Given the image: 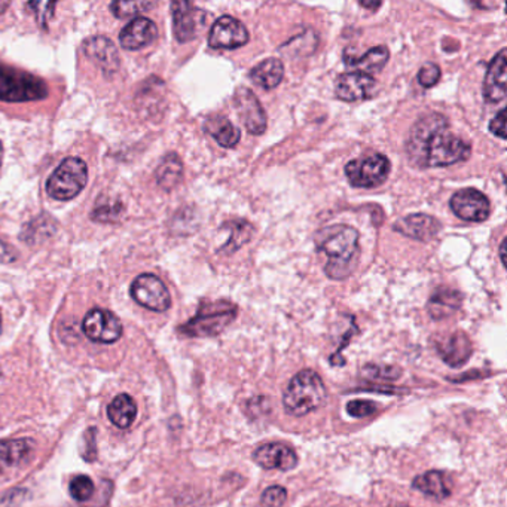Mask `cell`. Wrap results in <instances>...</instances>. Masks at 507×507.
Listing matches in <instances>:
<instances>
[{"label":"cell","instance_id":"cell-24","mask_svg":"<svg viewBox=\"0 0 507 507\" xmlns=\"http://www.w3.org/2000/svg\"><path fill=\"white\" fill-rule=\"evenodd\" d=\"M389 50L381 45V47L371 48L366 54L360 55V57L346 54L344 60L348 68L355 69V72L371 75L373 72H380L381 69L384 68L389 61Z\"/></svg>","mask_w":507,"mask_h":507},{"label":"cell","instance_id":"cell-14","mask_svg":"<svg viewBox=\"0 0 507 507\" xmlns=\"http://www.w3.org/2000/svg\"><path fill=\"white\" fill-rule=\"evenodd\" d=\"M506 50L503 48L490 63L485 80H484V88H482L486 103L497 105V103L503 102L504 98H506Z\"/></svg>","mask_w":507,"mask_h":507},{"label":"cell","instance_id":"cell-43","mask_svg":"<svg viewBox=\"0 0 507 507\" xmlns=\"http://www.w3.org/2000/svg\"><path fill=\"white\" fill-rule=\"evenodd\" d=\"M9 2H0V14H4L9 8Z\"/></svg>","mask_w":507,"mask_h":507},{"label":"cell","instance_id":"cell-3","mask_svg":"<svg viewBox=\"0 0 507 507\" xmlns=\"http://www.w3.org/2000/svg\"><path fill=\"white\" fill-rule=\"evenodd\" d=\"M326 401V387L318 373L300 371L293 376L284 392L283 403L288 414L304 417L320 408Z\"/></svg>","mask_w":507,"mask_h":507},{"label":"cell","instance_id":"cell-11","mask_svg":"<svg viewBox=\"0 0 507 507\" xmlns=\"http://www.w3.org/2000/svg\"><path fill=\"white\" fill-rule=\"evenodd\" d=\"M234 105L241 123L250 134H263L267 130V114L252 89L245 87L237 88L234 94Z\"/></svg>","mask_w":507,"mask_h":507},{"label":"cell","instance_id":"cell-12","mask_svg":"<svg viewBox=\"0 0 507 507\" xmlns=\"http://www.w3.org/2000/svg\"><path fill=\"white\" fill-rule=\"evenodd\" d=\"M247 42H249V32L244 24L237 18L229 15L216 20L208 34V45L213 50H234L243 47Z\"/></svg>","mask_w":507,"mask_h":507},{"label":"cell","instance_id":"cell-44","mask_svg":"<svg viewBox=\"0 0 507 507\" xmlns=\"http://www.w3.org/2000/svg\"><path fill=\"white\" fill-rule=\"evenodd\" d=\"M0 164H2V143H0Z\"/></svg>","mask_w":507,"mask_h":507},{"label":"cell","instance_id":"cell-26","mask_svg":"<svg viewBox=\"0 0 507 507\" xmlns=\"http://www.w3.org/2000/svg\"><path fill=\"white\" fill-rule=\"evenodd\" d=\"M110 423L118 429H128L137 417V403L130 394H118L107 406Z\"/></svg>","mask_w":507,"mask_h":507},{"label":"cell","instance_id":"cell-16","mask_svg":"<svg viewBox=\"0 0 507 507\" xmlns=\"http://www.w3.org/2000/svg\"><path fill=\"white\" fill-rule=\"evenodd\" d=\"M158 30L155 23L146 17H137L128 23L119 33V43L124 50L137 51L148 47L157 39Z\"/></svg>","mask_w":507,"mask_h":507},{"label":"cell","instance_id":"cell-35","mask_svg":"<svg viewBox=\"0 0 507 507\" xmlns=\"http://www.w3.org/2000/svg\"><path fill=\"white\" fill-rule=\"evenodd\" d=\"M288 500V491L283 486H270L263 491V503L267 507H281Z\"/></svg>","mask_w":507,"mask_h":507},{"label":"cell","instance_id":"cell-46","mask_svg":"<svg viewBox=\"0 0 507 507\" xmlns=\"http://www.w3.org/2000/svg\"><path fill=\"white\" fill-rule=\"evenodd\" d=\"M0 334H2V316H0Z\"/></svg>","mask_w":507,"mask_h":507},{"label":"cell","instance_id":"cell-22","mask_svg":"<svg viewBox=\"0 0 507 507\" xmlns=\"http://www.w3.org/2000/svg\"><path fill=\"white\" fill-rule=\"evenodd\" d=\"M412 486L415 490L421 491L424 495L436 500L447 499L453 491L448 475L439 470H430L428 474L419 475L412 482Z\"/></svg>","mask_w":507,"mask_h":507},{"label":"cell","instance_id":"cell-7","mask_svg":"<svg viewBox=\"0 0 507 507\" xmlns=\"http://www.w3.org/2000/svg\"><path fill=\"white\" fill-rule=\"evenodd\" d=\"M346 174L351 187L364 188V189L380 187L389 178V158L381 153L357 158L346 165Z\"/></svg>","mask_w":507,"mask_h":507},{"label":"cell","instance_id":"cell-19","mask_svg":"<svg viewBox=\"0 0 507 507\" xmlns=\"http://www.w3.org/2000/svg\"><path fill=\"white\" fill-rule=\"evenodd\" d=\"M436 348L439 351L440 357L444 359L445 364H448L453 368L465 364L470 359L472 350H474L469 336L463 332L449 334L448 336L438 341Z\"/></svg>","mask_w":507,"mask_h":507},{"label":"cell","instance_id":"cell-21","mask_svg":"<svg viewBox=\"0 0 507 507\" xmlns=\"http://www.w3.org/2000/svg\"><path fill=\"white\" fill-rule=\"evenodd\" d=\"M463 302V295L449 288H438L429 300V313L433 320H444L456 313Z\"/></svg>","mask_w":507,"mask_h":507},{"label":"cell","instance_id":"cell-10","mask_svg":"<svg viewBox=\"0 0 507 507\" xmlns=\"http://www.w3.org/2000/svg\"><path fill=\"white\" fill-rule=\"evenodd\" d=\"M449 206L454 215L466 222H484L491 213L488 197L474 188H466L456 192Z\"/></svg>","mask_w":507,"mask_h":507},{"label":"cell","instance_id":"cell-13","mask_svg":"<svg viewBox=\"0 0 507 507\" xmlns=\"http://www.w3.org/2000/svg\"><path fill=\"white\" fill-rule=\"evenodd\" d=\"M173 32L179 42H189L197 38L201 27L204 26L206 14L189 2H173Z\"/></svg>","mask_w":507,"mask_h":507},{"label":"cell","instance_id":"cell-1","mask_svg":"<svg viewBox=\"0 0 507 507\" xmlns=\"http://www.w3.org/2000/svg\"><path fill=\"white\" fill-rule=\"evenodd\" d=\"M406 152L415 167L436 169L469 160L472 146L449 130L448 119L444 115L433 112L412 125Z\"/></svg>","mask_w":507,"mask_h":507},{"label":"cell","instance_id":"cell-20","mask_svg":"<svg viewBox=\"0 0 507 507\" xmlns=\"http://www.w3.org/2000/svg\"><path fill=\"white\" fill-rule=\"evenodd\" d=\"M84 52L96 66L105 72H115L119 68V55L114 43L103 36H94L84 43Z\"/></svg>","mask_w":507,"mask_h":507},{"label":"cell","instance_id":"cell-39","mask_svg":"<svg viewBox=\"0 0 507 507\" xmlns=\"http://www.w3.org/2000/svg\"><path fill=\"white\" fill-rule=\"evenodd\" d=\"M383 369H384V371H381L380 366H373V364H371V366H366V369H364V371H366V373H368L369 375L373 376V378H384V380H387V378H389V380H396V378H398L399 376L398 369H394V368H383Z\"/></svg>","mask_w":507,"mask_h":507},{"label":"cell","instance_id":"cell-5","mask_svg":"<svg viewBox=\"0 0 507 507\" xmlns=\"http://www.w3.org/2000/svg\"><path fill=\"white\" fill-rule=\"evenodd\" d=\"M48 87L41 78L0 63V100L6 103L36 102L47 98Z\"/></svg>","mask_w":507,"mask_h":507},{"label":"cell","instance_id":"cell-30","mask_svg":"<svg viewBox=\"0 0 507 507\" xmlns=\"http://www.w3.org/2000/svg\"><path fill=\"white\" fill-rule=\"evenodd\" d=\"M69 493L72 495L73 500H77L79 503H85V502L93 499L96 485H94L93 479L87 475H78L70 481Z\"/></svg>","mask_w":507,"mask_h":507},{"label":"cell","instance_id":"cell-36","mask_svg":"<svg viewBox=\"0 0 507 507\" xmlns=\"http://www.w3.org/2000/svg\"><path fill=\"white\" fill-rule=\"evenodd\" d=\"M378 406L375 401H348L347 412L355 419H364L369 415L375 414Z\"/></svg>","mask_w":507,"mask_h":507},{"label":"cell","instance_id":"cell-18","mask_svg":"<svg viewBox=\"0 0 507 507\" xmlns=\"http://www.w3.org/2000/svg\"><path fill=\"white\" fill-rule=\"evenodd\" d=\"M376 80L373 75H364L360 72L344 73L336 80L335 91L339 100L343 102H359L368 97L375 88Z\"/></svg>","mask_w":507,"mask_h":507},{"label":"cell","instance_id":"cell-15","mask_svg":"<svg viewBox=\"0 0 507 507\" xmlns=\"http://www.w3.org/2000/svg\"><path fill=\"white\" fill-rule=\"evenodd\" d=\"M442 224L433 216L424 213L405 216L394 224V231H398L405 237L419 241H430L440 233Z\"/></svg>","mask_w":507,"mask_h":507},{"label":"cell","instance_id":"cell-8","mask_svg":"<svg viewBox=\"0 0 507 507\" xmlns=\"http://www.w3.org/2000/svg\"><path fill=\"white\" fill-rule=\"evenodd\" d=\"M130 293L137 304L151 311L164 313L171 307V296L157 275H139L133 281Z\"/></svg>","mask_w":507,"mask_h":507},{"label":"cell","instance_id":"cell-45","mask_svg":"<svg viewBox=\"0 0 507 507\" xmlns=\"http://www.w3.org/2000/svg\"><path fill=\"white\" fill-rule=\"evenodd\" d=\"M392 507H410V506H406V504H396V506H392Z\"/></svg>","mask_w":507,"mask_h":507},{"label":"cell","instance_id":"cell-34","mask_svg":"<svg viewBox=\"0 0 507 507\" xmlns=\"http://www.w3.org/2000/svg\"><path fill=\"white\" fill-rule=\"evenodd\" d=\"M442 77L440 68L435 63H426L419 69V82L424 88H433Z\"/></svg>","mask_w":507,"mask_h":507},{"label":"cell","instance_id":"cell-25","mask_svg":"<svg viewBox=\"0 0 507 507\" xmlns=\"http://www.w3.org/2000/svg\"><path fill=\"white\" fill-rule=\"evenodd\" d=\"M33 451L30 439H5L0 442V469L17 467L29 458Z\"/></svg>","mask_w":507,"mask_h":507},{"label":"cell","instance_id":"cell-9","mask_svg":"<svg viewBox=\"0 0 507 507\" xmlns=\"http://www.w3.org/2000/svg\"><path fill=\"white\" fill-rule=\"evenodd\" d=\"M85 336L94 343L114 344L123 336V325L107 309H93L82 321Z\"/></svg>","mask_w":507,"mask_h":507},{"label":"cell","instance_id":"cell-29","mask_svg":"<svg viewBox=\"0 0 507 507\" xmlns=\"http://www.w3.org/2000/svg\"><path fill=\"white\" fill-rule=\"evenodd\" d=\"M183 164L176 153L165 155L157 170V182L162 189L171 190L182 180Z\"/></svg>","mask_w":507,"mask_h":507},{"label":"cell","instance_id":"cell-38","mask_svg":"<svg viewBox=\"0 0 507 507\" xmlns=\"http://www.w3.org/2000/svg\"><path fill=\"white\" fill-rule=\"evenodd\" d=\"M490 132L500 139L506 140V109H502L495 115L490 124Z\"/></svg>","mask_w":507,"mask_h":507},{"label":"cell","instance_id":"cell-4","mask_svg":"<svg viewBox=\"0 0 507 507\" xmlns=\"http://www.w3.org/2000/svg\"><path fill=\"white\" fill-rule=\"evenodd\" d=\"M237 318V305L229 300L204 302L195 318L179 327V332L189 338H207L224 332Z\"/></svg>","mask_w":507,"mask_h":507},{"label":"cell","instance_id":"cell-28","mask_svg":"<svg viewBox=\"0 0 507 507\" xmlns=\"http://www.w3.org/2000/svg\"><path fill=\"white\" fill-rule=\"evenodd\" d=\"M224 226L229 231L228 241L220 249L225 254H235L243 245L247 244L256 233L254 225L243 219L228 220Z\"/></svg>","mask_w":507,"mask_h":507},{"label":"cell","instance_id":"cell-17","mask_svg":"<svg viewBox=\"0 0 507 507\" xmlns=\"http://www.w3.org/2000/svg\"><path fill=\"white\" fill-rule=\"evenodd\" d=\"M254 458L263 469L289 472L298 466V456L292 448L283 444H267L259 447Z\"/></svg>","mask_w":507,"mask_h":507},{"label":"cell","instance_id":"cell-2","mask_svg":"<svg viewBox=\"0 0 507 507\" xmlns=\"http://www.w3.org/2000/svg\"><path fill=\"white\" fill-rule=\"evenodd\" d=\"M359 231L348 225H332L316 235V249L326 256L329 279L346 280L353 274L359 263Z\"/></svg>","mask_w":507,"mask_h":507},{"label":"cell","instance_id":"cell-31","mask_svg":"<svg viewBox=\"0 0 507 507\" xmlns=\"http://www.w3.org/2000/svg\"><path fill=\"white\" fill-rule=\"evenodd\" d=\"M155 4L152 2H112L110 9L115 14V17L128 18L139 15L148 9L153 8Z\"/></svg>","mask_w":507,"mask_h":507},{"label":"cell","instance_id":"cell-27","mask_svg":"<svg viewBox=\"0 0 507 507\" xmlns=\"http://www.w3.org/2000/svg\"><path fill=\"white\" fill-rule=\"evenodd\" d=\"M284 77V64L279 59H268L254 66L250 79L263 89H274L281 84Z\"/></svg>","mask_w":507,"mask_h":507},{"label":"cell","instance_id":"cell-41","mask_svg":"<svg viewBox=\"0 0 507 507\" xmlns=\"http://www.w3.org/2000/svg\"><path fill=\"white\" fill-rule=\"evenodd\" d=\"M360 6H364V8L373 9V11H376V9L380 8L381 2H359Z\"/></svg>","mask_w":507,"mask_h":507},{"label":"cell","instance_id":"cell-6","mask_svg":"<svg viewBox=\"0 0 507 507\" xmlns=\"http://www.w3.org/2000/svg\"><path fill=\"white\" fill-rule=\"evenodd\" d=\"M88 182V167L80 158H66L47 182V192L57 201H69L82 192Z\"/></svg>","mask_w":507,"mask_h":507},{"label":"cell","instance_id":"cell-37","mask_svg":"<svg viewBox=\"0 0 507 507\" xmlns=\"http://www.w3.org/2000/svg\"><path fill=\"white\" fill-rule=\"evenodd\" d=\"M55 5H57L55 2H30L27 6L34 9V14H36V18L41 23V26H45L48 18L51 17L52 13H54Z\"/></svg>","mask_w":507,"mask_h":507},{"label":"cell","instance_id":"cell-40","mask_svg":"<svg viewBox=\"0 0 507 507\" xmlns=\"http://www.w3.org/2000/svg\"><path fill=\"white\" fill-rule=\"evenodd\" d=\"M22 494H24V491L15 490L11 491V493H8L6 495H2V497H0V507H2V504H13V500Z\"/></svg>","mask_w":507,"mask_h":507},{"label":"cell","instance_id":"cell-32","mask_svg":"<svg viewBox=\"0 0 507 507\" xmlns=\"http://www.w3.org/2000/svg\"><path fill=\"white\" fill-rule=\"evenodd\" d=\"M79 454L87 463L97 460V429L89 428L82 435L79 444Z\"/></svg>","mask_w":507,"mask_h":507},{"label":"cell","instance_id":"cell-42","mask_svg":"<svg viewBox=\"0 0 507 507\" xmlns=\"http://www.w3.org/2000/svg\"><path fill=\"white\" fill-rule=\"evenodd\" d=\"M504 254H506V240L502 241V245H500V254H502V263H506V258H504Z\"/></svg>","mask_w":507,"mask_h":507},{"label":"cell","instance_id":"cell-33","mask_svg":"<svg viewBox=\"0 0 507 507\" xmlns=\"http://www.w3.org/2000/svg\"><path fill=\"white\" fill-rule=\"evenodd\" d=\"M123 204L119 201H115V203L107 201L94 208L91 217L97 222H114L115 219H119L123 216Z\"/></svg>","mask_w":507,"mask_h":507},{"label":"cell","instance_id":"cell-23","mask_svg":"<svg viewBox=\"0 0 507 507\" xmlns=\"http://www.w3.org/2000/svg\"><path fill=\"white\" fill-rule=\"evenodd\" d=\"M204 130L207 134L212 135L213 139L222 146V148L231 149L237 146L241 139V133L238 128L231 124L226 116L215 115L204 124Z\"/></svg>","mask_w":507,"mask_h":507}]
</instances>
